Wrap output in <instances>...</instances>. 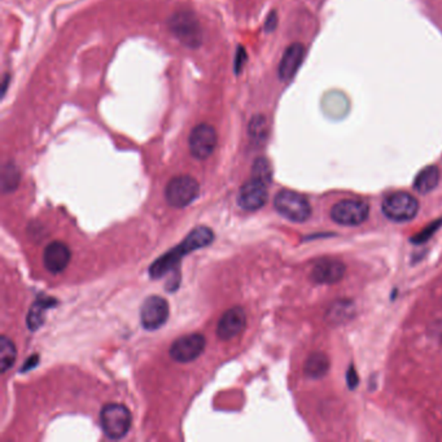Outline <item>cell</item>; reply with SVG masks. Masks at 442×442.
Instances as JSON below:
<instances>
[{
    "label": "cell",
    "instance_id": "6da1fadb",
    "mask_svg": "<svg viewBox=\"0 0 442 442\" xmlns=\"http://www.w3.org/2000/svg\"><path fill=\"white\" fill-rule=\"evenodd\" d=\"M214 240V233L212 228L200 226L191 231L187 237L178 246L165 253L157 261H154L149 267V275L152 279H161L165 274L174 270L182 258L189 253L205 248Z\"/></svg>",
    "mask_w": 442,
    "mask_h": 442
},
{
    "label": "cell",
    "instance_id": "7a4b0ae2",
    "mask_svg": "<svg viewBox=\"0 0 442 442\" xmlns=\"http://www.w3.org/2000/svg\"><path fill=\"white\" fill-rule=\"evenodd\" d=\"M131 422V413L121 404H108L100 411V425L110 440L125 437L130 431Z\"/></svg>",
    "mask_w": 442,
    "mask_h": 442
},
{
    "label": "cell",
    "instance_id": "3957f363",
    "mask_svg": "<svg viewBox=\"0 0 442 442\" xmlns=\"http://www.w3.org/2000/svg\"><path fill=\"white\" fill-rule=\"evenodd\" d=\"M274 207L280 216L297 223L305 222L311 214V207L307 198L295 191H280L274 199Z\"/></svg>",
    "mask_w": 442,
    "mask_h": 442
},
{
    "label": "cell",
    "instance_id": "277c9868",
    "mask_svg": "<svg viewBox=\"0 0 442 442\" xmlns=\"http://www.w3.org/2000/svg\"><path fill=\"white\" fill-rule=\"evenodd\" d=\"M169 29L182 45L198 48L202 42L199 20L191 12H177L169 20Z\"/></svg>",
    "mask_w": 442,
    "mask_h": 442
},
{
    "label": "cell",
    "instance_id": "5b68a950",
    "mask_svg": "<svg viewBox=\"0 0 442 442\" xmlns=\"http://www.w3.org/2000/svg\"><path fill=\"white\" fill-rule=\"evenodd\" d=\"M199 191V183L193 177L178 175L168 183L165 199L172 208H184L198 198Z\"/></svg>",
    "mask_w": 442,
    "mask_h": 442
},
{
    "label": "cell",
    "instance_id": "8992f818",
    "mask_svg": "<svg viewBox=\"0 0 442 442\" xmlns=\"http://www.w3.org/2000/svg\"><path fill=\"white\" fill-rule=\"evenodd\" d=\"M419 201L406 192H396L383 201V213L395 222H407L415 217Z\"/></svg>",
    "mask_w": 442,
    "mask_h": 442
},
{
    "label": "cell",
    "instance_id": "52a82bcc",
    "mask_svg": "<svg viewBox=\"0 0 442 442\" xmlns=\"http://www.w3.org/2000/svg\"><path fill=\"white\" fill-rule=\"evenodd\" d=\"M369 204L362 200H341L331 209V218L341 226H360L369 218Z\"/></svg>",
    "mask_w": 442,
    "mask_h": 442
},
{
    "label": "cell",
    "instance_id": "ba28073f",
    "mask_svg": "<svg viewBox=\"0 0 442 442\" xmlns=\"http://www.w3.org/2000/svg\"><path fill=\"white\" fill-rule=\"evenodd\" d=\"M218 135L216 128L208 124H200L191 131L190 152L198 160H207L216 151Z\"/></svg>",
    "mask_w": 442,
    "mask_h": 442
},
{
    "label": "cell",
    "instance_id": "9c48e42d",
    "mask_svg": "<svg viewBox=\"0 0 442 442\" xmlns=\"http://www.w3.org/2000/svg\"><path fill=\"white\" fill-rule=\"evenodd\" d=\"M207 340L201 334H191L179 337L172 343L170 348V357L179 363L198 360L205 351Z\"/></svg>",
    "mask_w": 442,
    "mask_h": 442
},
{
    "label": "cell",
    "instance_id": "30bf717a",
    "mask_svg": "<svg viewBox=\"0 0 442 442\" xmlns=\"http://www.w3.org/2000/svg\"><path fill=\"white\" fill-rule=\"evenodd\" d=\"M169 305L165 298L149 296L140 307V322L145 330H157L168 321Z\"/></svg>",
    "mask_w": 442,
    "mask_h": 442
},
{
    "label": "cell",
    "instance_id": "8fae6325",
    "mask_svg": "<svg viewBox=\"0 0 442 442\" xmlns=\"http://www.w3.org/2000/svg\"><path fill=\"white\" fill-rule=\"evenodd\" d=\"M267 186L269 184L254 178L245 182L239 191V207L246 212H254L261 209L267 201Z\"/></svg>",
    "mask_w": 442,
    "mask_h": 442
},
{
    "label": "cell",
    "instance_id": "7c38bea8",
    "mask_svg": "<svg viewBox=\"0 0 442 442\" xmlns=\"http://www.w3.org/2000/svg\"><path fill=\"white\" fill-rule=\"evenodd\" d=\"M245 325H246V316L243 307H231L225 311V314L221 316L218 322L217 336L223 341L231 340L243 332Z\"/></svg>",
    "mask_w": 442,
    "mask_h": 442
},
{
    "label": "cell",
    "instance_id": "4fadbf2b",
    "mask_svg": "<svg viewBox=\"0 0 442 442\" xmlns=\"http://www.w3.org/2000/svg\"><path fill=\"white\" fill-rule=\"evenodd\" d=\"M346 267L343 262L334 258H323L316 263L311 271V279L318 284H334L343 279Z\"/></svg>",
    "mask_w": 442,
    "mask_h": 442
},
{
    "label": "cell",
    "instance_id": "5bb4252c",
    "mask_svg": "<svg viewBox=\"0 0 442 442\" xmlns=\"http://www.w3.org/2000/svg\"><path fill=\"white\" fill-rule=\"evenodd\" d=\"M71 258L72 253L69 246L61 242L48 244L43 252V265L51 274L63 272L69 265Z\"/></svg>",
    "mask_w": 442,
    "mask_h": 442
},
{
    "label": "cell",
    "instance_id": "9a60e30c",
    "mask_svg": "<svg viewBox=\"0 0 442 442\" xmlns=\"http://www.w3.org/2000/svg\"><path fill=\"white\" fill-rule=\"evenodd\" d=\"M305 47L301 43H293L289 45L283 54V57L279 64V78L281 81L287 82L293 78V75L300 68V65L304 60Z\"/></svg>",
    "mask_w": 442,
    "mask_h": 442
},
{
    "label": "cell",
    "instance_id": "2e32d148",
    "mask_svg": "<svg viewBox=\"0 0 442 442\" xmlns=\"http://www.w3.org/2000/svg\"><path fill=\"white\" fill-rule=\"evenodd\" d=\"M330 370V360L325 353L316 352L307 357L305 374L311 379H321Z\"/></svg>",
    "mask_w": 442,
    "mask_h": 442
},
{
    "label": "cell",
    "instance_id": "e0dca14e",
    "mask_svg": "<svg viewBox=\"0 0 442 442\" xmlns=\"http://www.w3.org/2000/svg\"><path fill=\"white\" fill-rule=\"evenodd\" d=\"M440 182V170L436 166H427L416 175L414 189L419 193H429L434 191Z\"/></svg>",
    "mask_w": 442,
    "mask_h": 442
},
{
    "label": "cell",
    "instance_id": "ac0fdd59",
    "mask_svg": "<svg viewBox=\"0 0 442 442\" xmlns=\"http://www.w3.org/2000/svg\"><path fill=\"white\" fill-rule=\"evenodd\" d=\"M269 131V121L263 115H256L248 124V135L256 145H262L267 139Z\"/></svg>",
    "mask_w": 442,
    "mask_h": 442
},
{
    "label": "cell",
    "instance_id": "d6986e66",
    "mask_svg": "<svg viewBox=\"0 0 442 442\" xmlns=\"http://www.w3.org/2000/svg\"><path fill=\"white\" fill-rule=\"evenodd\" d=\"M54 300H47V298H39L33 307L29 311L27 316V327L29 330L36 331L45 322V311L48 307L52 305Z\"/></svg>",
    "mask_w": 442,
    "mask_h": 442
},
{
    "label": "cell",
    "instance_id": "ffe728a7",
    "mask_svg": "<svg viewBox=\"0 0 442 442\" xmlns=\"http://www.w3.org/2000/svg\"><path fill=\"white\" fill-rule=\"evenodd\" d=\"M17 357V351L15 343L7 336L0 339V371L4 374L15 364Z\"/></svg>",
    "mask_w": 442,
    "mask_h": 442
},
{
    "label": "cell",
    "instance_id": "44dd1931",
    "mask_svg": "<svg viewBox=\"0 0 442 442\" xmlns=\"http://www.w3.org/2000/svg\"><path fill=\"white\" fill-rule=\"evenodd\" d=\"M353 313H354V307L351 301H339L334 304V307H331L327 318L334 325H339L351 319Z\"/></svg>",
    "mask_w": 442,
    "mask_h": 442
},
{
    "label": "cell",
    "instance_id": "7402d4cb",
    "mask_svg": "<svg viewBox=\"0 0 442 442\" xmlns=\"http://www.w3.org/2000/svg\"><path fill=\"white\" fill-rule=\"evenodd\" d=\"M252 178L263 182L266 184H270L272 170H271L270 163L265 157L257 159L253 163Z\"/></svg>",
    "mask_w": 442,
    "mask_h": 442
},
{
    "label": "cell",
    "instance_id": "603a6c76",
    "mask_svg": "<svg viewBox=\"0 0 442 442\" xmlns=\"http://www.w3.org/2000/svg\"><path fill=\"white\" fill-rule=\"evenodd\" d=\"M20 174L13 163H7L3 168V190H13L17 186Z\"/></svg>",
    "mask_w": 442,
    "mask_h": 442
},
{
    "label": "cell",
    "instance_id": "cb8c5ba5",
    "mask_svg": "<svg viewBox=\"0 0 442 442\" xmlns=\"http://www.w3.org/2000/svg\"><path fill=\"white\" fill-rule=\"evenodd\" d=\"M441 226L442 219H439V221H436L434 223H429V226H427L423 231H420L419 234H416L415 236L411 239V242L415 244L425 243L427 240H429V239L434 236V233H436Z\"/></svg>",
    "mask_w": 442,
    "mask_h": 442
},
{
    "label": "cell",
    "instance_id": "d4e9b609",
    "mask_svg": "<svg viewBox=\"0 0 442 442\" xmlns=\"http://www.w3.org/2000/svg\"><path fill=\"white\" fill-rule=\"evenodd\" d=\"M246 61V52L244 50V47H237L236 56H235V73L239 74L243 69L244 64Z\"/></svg>",
    "mask_w": 442,
    "mask_h": 442
},
{
    "label": "cell",
    "instance_id": "484cf974",
    "mask_svg": "<svg viewBox=\"0 0 442 442\" xmlns=\"http://www.w3.org/2000/svg\"><path fill=\"white\" fill-rule=\"evenodd\" d=\"M346 383H348V385H349V388L351 389L355 388V387L358 385V383H360V380H358V375H357V372H355L353 366L349 367L348 374H346Z\"/></svg>",
    "mask_w": 442,
    "mask_h": 442
},
{
    "label": "cell",
    "instance_id": "4316f807",
    "mask_svg": "<svg viewBox=\"0 0 442 442\" xmlns=\"http://www.w3.org/2000/svg\"><path fill=\"white\" fill-rule=\"evenodd\" d=\"M277 22H278V16H277V12L272 10L270 15L266 18V22H265V30L266 31H272L275 27H277Z\"/></svg>",
    "mask_w": 442,
    "mask_h": 442
}]
</instances>
